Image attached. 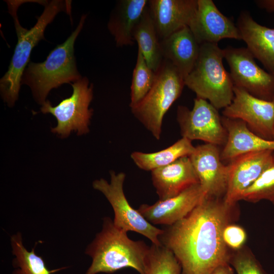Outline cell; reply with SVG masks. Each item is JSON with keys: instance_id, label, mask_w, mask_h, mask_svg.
<instances>
[{"instance_id": "obj_1", "label": "cell", "mask_w": 274, "mask_h": 274, "mask_svg": "<svg viewBox=\"0 0 274 274\" xmlns=\"http://www.w3.org/2000/svg\"><path fill=\"white\" fill-rule=\"evenodd\" d=\"M234 207L220 198L206 196L187 216L163 229L159 243L175 255L181 274H211L229 264L223 233Z\"/></svg>"}, {"instance_id": "obj_2", "label": "cell", "mask_w": 274, "mask_h": 274, "mask_svg": "<svg viewBox=\"0 0 274 274\" xmlns=\"http://www.w3.org/2000/svg\"><path fill=\"white\" fill-rule=\"evenodd\" d=\"M149 248L143 241L129 238L110 217H105L101 230L85 250L92 259L85 274L111 273L127 267L144 274Z\"/></svg>"}, {"instance_id": "obj_3", "label": "cell", "mask_w": 274, "mask_h": 274, "mask_svg": "<svg viewBox=\"0 0 274 274\" xmlns=\"http://www.w3.org/2000/svg\"><path fill=\"white\" fill-rule=\"evenodd\" d=\"M71 4L70 1L53 0L46 2L43 13L29 30L24 28L19 23L16 15L19 6L15 4L8 6L9 12L14 18L18 37V42L8 70L0 81L2 97L9 106L14 105L18 98L21 78L29 63L32 49L40 41L44 39L46 27L59 12L65 11L70 15Z\"/></svg>"}, {"instance_id": "obj_4", "label": "cell", "mask_w": 274, "mask_h": 274, "mask_svg": "<svg viewBox=\"0 0 274 274\" xmlns=\"http://www.w3.org/2000/svg\"><path fill=\"white\" fill-rule=\"evenodd\" d=\"M86 16L62 44L52 50L43 62H30L25 69L21 84L30 87L36 100L43 105L49 91L64 83L74 82L82 78L77 70L74 55L75 40L83 28Z\"/></svg>"}, {"instance_id": "obj_5", "label": "cell", "mask_w": 274, "mask_h": 274, "mask_svg": "<svg viewBox=\"0 0 274 274\" xmlns=\"http://www.w3.org/2000/svg\"><path fill=\"white\" fill-rule=\"evenodd\" d=\"M223 49L217 43L200 45L196 62L184 79L196 97L208 100L217 110L228 106L234 97V85L223 63Z\"/></svg>"}, {"instance_id": "obj_6", "label": "cell", "mask_w": 274, "mask_h": 274, "mask_svg": "<svg viewBox=\"0 0 274 274\" xmlns=\"http://www.w3.org/2000/svg\"><path fill=\"white\" fill-rule=\"evenodd\" d=\"M184 86L183 76L163 59L150 91L138 105L130 108L134 116L156 139L160 138L165 114L181 95Z\"/></svg>"}, {"instance_id": "obj_7", "label": "cell", "mask_w": 274, "mask_h": 274, "mask_svg": "<svg viewBox=\"0 0 274 274\" xmlns=\"http://www.w3.org/2000/svg\"><path fill=\"white\" fill-rule=\"evenodd\" d=\"M108 183L100 179L93 182V187L100 191L111 204L114 212L113 223L118 229L127 232L134 231L149 239L152 244L160 245L159 236L163 232L146 220L138 210L134 209L127 201L123 191L125 174L110 172Z\"/></svg>"}, {"instance_id": "obj_8", "label": "cell", "mask_w": 274, "mask_h": 274, "mask_svg": "<svg viewBox=\"0 0 274 274\" xmlns=\"http://www.w3.org/2000/svg\"><path fill=\"white\" fill-rule=\"evenodd\" d=\"M89 84L86 77H82L71 84L73 91L70 97L55 107L49 101L42 105L41 112L51 113L57 120V126L52 129L53 132L65 138L73 130H76L79 135L89 131L88 125L92 115V110L89 109V106L93 98V86Z\"/></svg>"}, {"instance_id": "obj_9", "label": "cell", "mask_w": 274, "mask_h": 274, "mask_svg": "<svg viewBox=\"0 0 274 274\" xmlns=\"http://www.w3.org/2000/svg\"><path fill=\"white\" fill-rule=\"evenodd\" d=\"M177 118L182 137L217 146L225 145L227 131L218 110L208 100L196 97L192 110L179 106Z\"/></svg>"}, {"instance_id": "obj_10", "label": "cell", "mask_w": 274, "mask_h": 274, "mask_svg": "<svg viewBox=\"0 0 274 274\" xmlns=\"http://www.w3.org/2000/svg\"><path fill=\"white\" fill-rule=\"evenodd\" d=\"M223 50L234 86L263 100L274 99V75L259 66L247 48L227 47Z\"/></svg>"}, {"instance_id": "obj_11", "label": "cell", "mask_w": 274, "mask_h": 274, "mask_svg": "<svg viewBox=\"0 0 274 274\" xmlns=\"http://www.w3.org/2000/svg\"><path fill=\"white\" fill-rule=\"evenodd\" d=\"M233 93V100L222 112L223 116L241 120L255 134L266 140H273L274 99L266 100L259 98L235 86Z\"/></svg>"}, {"instance_id": "obj_12", "label": "cell", "mask_w": 274, "mask_h": 274, "mask_svg": "<svg viewBox=\"0 0 274 274\" xmlns=\"http://www.w3.org/2000/svg\"><path fill=\"white\" fill-rule=\"evenodd\" d=\"M274 150L252 152L241 155L228 164L227 186L223 200L233 206L244 192L260 177L270 163Z\"/></svg>"}, {"instance_id": "obj_13", "label": "cell", "mask_w": 274, "mask_h": 274, "mask_svg": "<svg viewBox=\"0 0 274 274\" xmlns=\"http://www.w3.org/2000/svg\"><path fill=\"white\" fill-rule=\"evenodd\" d=\"M220 155L218 146L206 143L195 147L189 156L207 197L220 198L226 191L228 168Z\"/></svg>"}, {"instance_id": "obj_14", "label": "cell", "mask_w": 274, "mask_h": 274, "mask_svg": "<svg viewBox=\"0 0 274 274\" xmlns=\"http://www.w3.org/2000/svg\"><path fill=\"white\" fill-rule=\"evenodd\" d=\"M206 196L197 184L173 197L159 200L152 205L143 204L138 210L152 225L170 226L187 216Z\"/></svg>"}, {"instance_id": "obj_15", "label": "cell", "mask_w": 274, "mask_h": 274, "mask_svg": "<svg viewBox=\"0 0 274 274\" xmlns=\"http://www.w3.org/2000/svg\"><path fill=\"white\" fill-rule=\"evenodd\" d=\"M189 27L200 45L218 44L224 39L242 40L237 26L212 0H197L196 13Z\"/></svg>"}, {"instance_id": "obj_16", "label": "cell", "mask_w": 274, "mask_h": 274, "mask_svg": "<svg viewBox=\"0 0 274 274\" xmlns=\"http://www.w3.org/2000/svg\"><path fill=\"white\" fill-rule=\"evenodd\" d=\"M147 7L160 41L184 26H189L197 0H149Z\"/></svg>"}, {"instance_id": "obj_17", "label": "cell", "mask_w": 274, "mask_h": 274, "mask_svg": "<svg viewBox=\"0 0 274 274\" xmlns=\"http://www.w3.org/2000/svg\"><path fill=\"white\" fill-rule=\"evenodd\" d=\"M151 177L159 200L173 197L190 186L199 184L189 156L152 170Z\"/></svg>"}, {"instance_id": "obj_18", "label": "cell", "mask_w": 274, "mask_h": 274, "mask_svg": "<svg viewBox=\"0 0 274 274\" xmlns=\"http://www.w3.org/2000/svg\"><path fill=\"white\" fill-rule=\"evenodd\" d=\"M236 26L247 48L274 75V28L259 24L246 11L240 13Z\"/></svg>"}, {"instance_id": "obj_19", "label": "cell", "mask_w": 274, "mask_h": 274, "mask_svg": "<svg viewBox=\"0 0 274 274\" xmlns=\"http://www.w3.org/2000/svg\"><path fill=\"white\" fill-rule=\"evenodd\" d=\"M163 59L169 61L185 78L198 58L200 44L188 26L160 41Z\"/></svg>"}, {"instance_id": "obj_20", "label": "cell", "mask_w": 274, "mask_h": 274, "mask_svg": "<svg viewBox=\"0 0 274 274\" xmlns=\"http://www.w3.org/2000/svg\"><path fill=\"white\" fill-rule=\"evenodd\" d=\"M227 132V140L221 152V159L230 161L246 153L274 150V140L262 138L251 131L246 123L239 119L221 117Z\"/></svg>"}, {"instance_id": "obj_21", "label": "cell", "mask_w": 274, "mask_h": 274, "mask_svg": "<svg viewBox=\"0 0 274 274\" xmlns=\"http://www.w3.org/2000/svg\"><path fill=\"white\" fill-rule=\"evenodd\" d=\"M148 0H120L113 10L108 28L118 47L132 45L133 30L148 5Z\"/></svg>"}, {"instance_id": "obj_22", "label": "cell", "mask_w": 274, "mask_h": 274, "mask_svg": "<svg viewBox=\"0 0 274 274\" xmlns=\"http://www.w3.org/2000/svg\"><path fill=\"white\" fill-rule=\"evenodd\" d=\"M133 37L147 64L156 72L163 58L160 40L147 6L133 30Z\"/></svg>"}, {"instance_id": "obj_23", "label": "cell", "mask_w": 274, "mask_h": 274, "mask_svg": "<svg viewBox=\"0 0 274 274\" xmlns=\"http://www.w3.org/2000/svg\"><path fill=\"white\" fill-rule=\"evenodd\" d=\"M195 149L191 141L182 137L163 150L153 153L135 151L131 154L130 157L139 168L152 171L169 165L183 157L189 156Z\"/></svg>"}, {"instance_id": "obj_24", "label": "cell", "mask_w": 274, "mask_h": 274, "mask_svg": "<svg viewBox=\"0 0 274 274\" xmlns=\"http://www.w3.org/2000/svg\"><path fill=\"white\" fill-rule=\"evenodd\" d=\"M11 244L12 253L15 256L13 261V265L16 268L13 274H52L66 268L48 269L43 258L36 254V245L30 251L24 247L19 232L11 236Z\"/></svg>"}, {"instance_id": "obj_25", "label": "cell", "mask_w": 274, "mask_h": 274, "mask_svg": "<svg viewBox=\"0 0 274 274\" xmlns=\"http://www.w3.org/2000/svg\"><path fill=\"white\" fill-rule=\"evenodd\" d=\"M155 77L156 72L148 66L138 49L130 86V108L138 105L145 97L153 86Z\"/></svg>"}, {"instance_id": "obj_26", "label": "cell", "mask_w": 274, "mask_h": 274, "mask_svg": "<svg viewBox=\"0 0 274 274\" xmlns=\"http://www.w3.org/2000/svg\"><path fill=\"white\" fill-rule=\"evenodd\" d=\"M181 266L173 253L165 247L152 244L144 274H181Z\"/></svg>"}, {"instance_id": "obj_27", "label": "cell", "mask_w": 274, "mask_h": 274, "mask_svg": "<svg viewBox=\"0 0 274 274\" xmlns=\"http://www.w3.org/2000/svg\"><path fill=\"white\" fill-rule=\"evenodd\" d=\"M241 200L252 202L266 200L274 205V153L268 166L244 192Z\"/></svg>"}, {"instance_id": "obj_28", "label": "cell", "mask_w": 274, "mask_h": 274, "mask_svg": "<svg viewBox=\"0 0 274 274\" xmlns=\"http://www.w3.org/2000/svg\"><path fill=\"white\" fill-rule=\"evenodd\" d=\"M229 263L237 274H267L251 253L242 251L230 256Z\"/></svg>"}, {"instance_id": "obj_29", "label": "cell", "mask_w": 274, "mask_h": 274, "mask_svg": "<svg viewBox=\"0 0 274 274\" xmlns=\"http://www.w3.org/2000/svg\"><path fill=\"white\" fill-rule=\"evenodd\" d=\"M223 236L226 246L234 250H238L242 247L247 238L244 229L232 224H228L225 227Z\"/></svg>"}, {"instance_id": "obj_30", "label": "cell", "mask_w": 274, "mask_h": 274, "mask_svg": "<svg viewBox=\"0 0 274 274\" xmlns=\"http://www.w3.org/2000/svg\"><path fill=\"white\" fill-rule=\"evenodd\" d=\"M257 5L268 12H274V0L256 1Z\"/></svg>"}, {"instance_id": "obj_31", "label": "cell", "mask_w": 274, "mask_h": 274, "mask_svg": "<svg viewBox=\"0 0 274 274\" xmlns=\"http://www.w3.org/2000/svg\"><path fill=\"white\" fill-rule=\"evenodd\" d=\"M211 274H233V270L227 263L219 266Z\"/></svg>"}, {"instance_id": "obj_32", "label": "cell", "mask_w": 274, "mask_h": 274, "mask_svg": "<svg viewBox=\"0 0 274 274\" xmlns=\"http://www.w3.org/2000/svg\"><path fill=\"white\" fill-rule=\"evenodd\" d=\"M273 140H274V127H273Z\"/></svg>"}]
</instances>
